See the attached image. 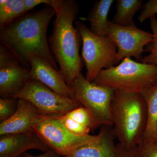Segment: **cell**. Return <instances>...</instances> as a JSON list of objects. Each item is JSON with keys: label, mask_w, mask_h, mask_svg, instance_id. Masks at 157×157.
I'll return each instance as SVG.
<instances>
[{"label": "cell", "mask_w": 157, "mask_h": 157, "mask_svg": "<svg viewBox=\"0 0 157 157\" xmlns=\"http://www.w3.org/2000/svg\"><path fill=\"white\" fill-rule=\"evenodd\" d=\"M29 69L21 64L4 45H0V96L14 98L30 79Z\"/></svg>", "instance_id": "10"}, {"label": "cell", "mask_w": 157, "mask_h": 157, "mask_svg": "<svg viewBox=\"0 0 157 157\" xmlns=\"http://www.w3.org/2000/svg\"><path fill=\"white\" fill-rule=\"evenodd\" d=\"M156 137H157V128Z\"/></svg>", "instance_id": "28"}, {"label": "cell", "mask_w": 157, "mask_h": 157, "mask_svg": "<svg viewBox=\"0 0 157 157\" xmlns=\"http://www.w3.org/2000/svg\"><path fill=\"white\" fill-rule=\"evenodd\" d=\"M111 128L104 126L98 141L79 147L65 157H117L115 136Z\"/></svg>", "instance_id": "14"}, {"label": "cell", "mask_w": 157, "mask_h": 157, "mask_svg": "<svg viewBox=\"0 0 157 157\" xmlns=\"http://www.w3.org/2000/svg\"><path fill=\"white\" fill-rule=\"evenodd\" d=\"M117 157H135V148H128L120 143L116 144Z\"/></svg>", "instance_id": "26"}, {"label": "cell", "mask_w": 157, "mask_h": 157, "mask_svg": "<svg viewBox=\"0 0 157 157\" xmlns=\"http://www.w3.org/2000/svg\"><path fill=\"white\" fill-rule=\"evenodd\" d=\"M14 98L30 102L41 115L54 117L63 116L82 106L77 100L63 97L34 79L27 82Z\"/></svg>", "instance_id": "8"}, {"label": "cell", "mask_w": 157, "mask_h": 157, "mask_svg": "<svg viewBox=\"0 0 157 157\" xmlns=\"http://www.w3.org/2000/svg\"><path fill=\"white\" fill-rule=\"evenodd\" d=\"M141 94L147 107V124L144 138L157 140V84L145 90Z\"/></svg>", "instance_id": "16"}, {"label": "cell", "mask_w": 157, "mask_h": 157, "mask_svg": "<svg viewBox=\"0 0 157 157\" xmlns=\"http://www.w3.org/2000/svg\"><path fill=\"white\" fill-rule=\"evenodd\" d=\"M70 87L74 99L88 110L100 125L113 128L111 108L115 90L88 81L82 73Z\"/></svg>", "instance_id": "5"}, {"label": "cell", "mask_w": 157, "mask_h": 157, "mask_svg": "<svg viewBox=\"0 0 157 157\" xmlns=\"http://www.w3.org/2000/svg\"><path fill=\"white\" fill-rule=\"evenodd\" d=\"M27 12L24 0H1L0 29L9 25Z\"/></svg>", "instance_id": "18"}, {"label": "cell", "mask_w": 157, "mask_h": 157, "mask_svg": "<svg viewBox=\"0 0 157 157\" xmlns=\"http://www.w3.org/2000/svg\"><path fill=\"white\" fill-rule=\"evenodd\" d=\"M33 131L51 149L64 157L79 147L97 142L101 136V131L96 135L73 134L57 117L41 114L34 123Z\"/></svg>", "instance_id": "7"}, {"label": "cell", "mask_w": 157, "mask_h": 157, "mask_svg": "<svg viewBox=\"0 0 157 157\" xmlns=\"http://www.w3.org/2000/svg\"><path fill=\"white\" fill-rule=\"evenodd\" d=\"M21 157H63L60 155L56 152L51 150L45 152L44 153L42 154L39 155H33L29 153L26 152Z\"/></svg>", "instance_id": "27"}, {"label": "cell", "mask_w": 157, "mask_h": 157, "mask_svg": "<svg viewBox=\"0 0 157 157\" xmlns=\"http://www.w3.org/2000/svg\"><path fill=\"white\" fill-rule=\"evenodd\" d=\"M116 13L112 22L117 25L129 26L135 24L134 17L143 5L142 0H118Z\"/></svg>", "instance_id": "17"}, {"label": "cell", "mask_w": 157, "mask_h": 157, "mask_svg": "<svg viewBox=\"0 0 157 157\" xmlns=\"http://www.w3.org/2000/svg\"><path fill=\"white\" fill-rule=\"evenodd\" d=\"M56 15L51 6L26 13L0 29V42L14 55L21 64L30 69L31 56L45 60L58 69L47 39L48 25Z\"/></svg>", "instance_id": "1"}, {"label": "cell", "mask_w": 157, "mask_h": 157, "mask_svg": "<svg viewBox=\"0 0 157 157\" xmlns=\"http://www.w3.org/2000/svg\"><path fill=\"white\" fill-rule=\"evenodd\" d=\"M150 19L154 39L145 48L146 52H150L149 54L142 58L141 61L144 63L154 65L157 67V18L155 16Z\"/></svg>", "instance_id": "20"}, {"label": "cell", "mask_w": 157, "mask_h": 157, "mask_svg": "<svg viewBox=\"0 0 157 157\" xmlns=\"http://www.w3.org/2000/svg\"><path fill=\"white\" fill-rule=\"evenodd\" d=\"M61 0H24L28 12L41 4H45L55 9Z\"/></svg>", "instance_id": "25"}, {"label": "cell", "mask_w": 157, "mask_h": 157, "mask_svg": "<svg viewBox=\"0 0 157 157\" xmlns=\"http://www.w3.org/2000/svg\"><path fill=\"white\" fill-rule=\"evenodd\" d=\"M63 125L68 131L73 134L78 135H89L91 129L87 127L78 123L77 122L71 119L64 115L61 117H57Z\"/></svg>", "instance_id": "23"}, {"label": "cell", "mask_w": 157, "mask_h": 157, "mask_svg": "<svg viewBox=\"0 0 157 157\" xmlns=\"http://www.w3.org/2000/svg\"><path fill=\"white\" fill-rule=\"evenodd\" d=\"M111 109L113 131L119 143L135 148L143 140L146 127V104L142 94L115 90Z\"/></svg>", "instance_id": "3"}, {"label": "cell", "mask_w": 157, "mask_h": 157, "mask_svg": "<svg viewBox=\"0 0 157 157\" xmlns=\"http://www.w3.org/2000/svg\"><path fill=\"white\" fill-rule=\"evenodd\" d=\"M157 14V0H150L143 6L142 10L138 17L140 23Z\"/></svg>", "instance_id": "24"}, {"label": "cell", "mask_w": 157, "mask_h": 157, "mask_svg": "<svg viewBox=\"0 0 157 157\" xmlns=\"http://www.w3.org/2000/svg\"><path fill=\"white\" fill-rule=\"evenodd\" d=\"M135 151V157H157V140L144 138Z\"/></svg>", "instance_id": "21"}, {"label": "cell", "mask_w": 157, "mask_h": 157, "mask_svg": "<svg viewBox=\"0 0 157 157\" xmlns=\"http://www.w3.org/2000/svg\"><path fill=\"white\" fill-rule=\"evenodd\" d=\"M75 25L82 40V56L86 68L85 77L93 82L101 70L115 64L117 47L109 37L95 35L81 21H76Z\"/></svg>", "instance_id": "6"}, {"label": "cell", "mask_w": 157, "mask_h": 157, "mask_svg": "<svg viewBox=\"0 0 157 157\" xmlns=\"http://www.w3.org/2000/svg\"><path fill=\"white\" fill-rule=\"evenodd\" d=\"M93 82L125 93H143L157 84V67L127 58L101 70Z\"/></svg>", "instance_id": "4"}, {"label": "cell", "mask_w": 157, "mask_h": 157, "mask_svg": "<svg viewBox=\"0 0 157 157\" xmlns=\"http://www.w3.org/2000/svg\"><path fill=\"white\" fill-rule=\"evenodd\" d=\"M107 36L117 47L115 64L132 57L137 60H141L142 54L146 52L144 48L154 39L152 33L140 29L135 25L122 26L110 21L108 22Z\"/></svg>", "instance_id": "9"}, {"label": "cell", "mask_w": 157, "mask_h": 157, "mask_svg": "<svg viewBox=\"0 0 157 157\" xmlns=\"http://www.w3.org/2000/svg\"><path fill=\"white\" fill-rule=\"evenodd\" d=\"M29 63L30 79L42 82L63 97L75 99L72 90L59 70H56L48 62L38 57L31 56Z\"/></svg>", "instance_id": "11"}, {"label": "cell", "mask_w": 157, "mask_h": 157, "mask_svg": "<svg viewBox=\"0 0 157 157\" xmlns=\"http://www.w3.org/2000/svg\"><path fill=\"white\" fill-rule=\"evenodd\" d=\"M31 149L44 152L51 150L34 132L0 137V157H21Z\"/></svg>", "instance_id": "12"}, {"label": "cell", "mask_w": 157, "mask_h": 157, "mask_svg": "<svg viewBox=\"0 0 157 157\" xmlns=\"http://www.w3.org/2000/svg\"><path fill=\"white\" fill-rule=\"evenodd\" d=\"M18 99L16 98H1L0 121L8 119L15 113L18 106Z\"/></svg>", "instance_id": "22"}, {"label": "cell", "mask_w": 157, "mask_h": 157, "mask_svg": "<svg viewBox=\"0 0 157 157\" xmlns=\"http://www.w3.org/2000/svg\"><path fill=\"white\" fill-rule=\"evenodd\" d=\"M113 0H101L95 2L88 15L90 30L97 36H107L109 20L107 19Z\"/></svg>", "instance_id": "15"}, {"label": "cell", "mask_w": 157, "mask_h": 157, "mask_svg": "<svg viewBox=\"0 0 157 157\" xmlns=\"http://www.w3.org/2000/svg\"><path fill=\"white\" fill-rule=\"evenodd\" d=\"M65 115L91 130H95L101 126L88 110L83 106L73 109Z\"/></svg>", "instance_id": "19"}, {"label": "cell", "mask_w": 157, "mask_h": 157, "mask_svg": "<svg viewBox=\"0 0 157 157\" xmlns=\"http://www.w3.org/2000/svg\"><path fill=\"white\" fill-rule=\"evenodd\" d=\"M54 9L56 17L48 43L60 71L70 86L82 73L84 64L79 53L81 36L73 25L79 6L74 0H61Z\"/></svg>", "instance_id": "2"}, {"label": "cell", "mask_w": 157, "mask_h": 157, "mask_svg": "<svg viewBox=\"0 0 157 157\" xmlns=\"http://www.w3.org/2000/svg\"><path fill=\"white\" fill-rule=\"evenodd\" d=\"M39 113L30 102L18 99L17 110L11 117L0 124V136L33 132Z\"/></svg>", "instance_id": "13"}]
</instances>
